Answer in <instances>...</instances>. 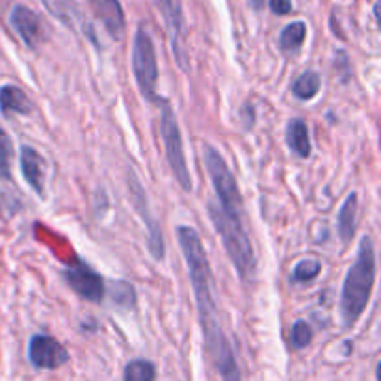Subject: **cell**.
Listing matches in <instances>:
<instances>
[{"label": "cell", "mask_w": 381, "mask_h": 381, "mask_svg": "<svg viewBox=\"0 0 381 381\" xmlns=\"http://www.w3.org/2000/svg\"><path fill=\"white\" fill-rule=\"evenodd\" d=\"M131 193H132V201H134V207L138 210V214L141 216V220L147 225V246H149L151 255L155 261H162L166 253V246H164V237H162V231H160V225L156 223V220L151 216L149 213V205H147V198H145L144 190H141V184L138 183L134 175H131Z\"/></svg>", "instance_id": "12"}, {"label": "cell", "mask_w": 381, "mask_h": 381, "mask_svg": "<svg viewBox=\"0 0 381 381\" xmlns=\"http://www.w3.org/2000/svg\"><path fill=\"white\" fill-rule=\"evenodd\" d=\"M355 216H358V193H350L338 210V235L344 244H350L355 237V229H358Z\"/></svg>", "instance_id": "18"}, {"label": "cell", "mask_w": 381, "mask_h": 381, "mask_svg": "<svg viewBox=\"0 0 381 381\" xmlns=\"http://www.w3.org/2000/svg\"><path fill=\"white\" fill-rule=\"evenodd\" d=\"M41 2L48 10V14L54 15L60 23L65 24L68 28L78 32V34H82L95 47H99V41L95 38V30H93L92 23L86 19V15H84V11L80 10V6L75 0H41Z\"/></svg>", "instance_id": "9"}, {"label": "cell", "mask_w": 381, "mask_h": 381, "mask_svg": "<svg viewBox=\"0 0 381 381\" xmlns=\"http://www.w3.org/2000/svg\"><path fill=\"white\" fill-rule=\"evenodd\" d=\"M286 145L298 159L311 156V136L304 119H292L286 125Z\"/></svg>", "instance_id": "16"}, {"label": "cell", "mask_w": 381, "mask_h": 381, "mask_svg": "<svg viewBox=\"0 0 381 381\" xmlns=\"http://www.w3.org/2000/svg\"><path fill=\"white\" fill-rule=\"evenodd\" d=\"M313 340V328L305 320H298L290 329V346L294 350H304Z\"/></svg>", "instance_id": "24"}, {"label": "cell", "mask_w": 381, "mask_h": 381, "mask_svg": "<svg viewBox=\"0 0 381 381\" xmlns=\"http://www.w3.org/2000/svg\"><path fill=\"white\" fill-rule=\"evenodd\" d=\"M156 368L147 359H132L123 372V381H155Z\"/></svg>", "instance_id": "21"}, {"label": "cell", "mask_w": 381, "mask_h": 381, "mask_svg": "<svg viewBox=\"0 0 381 381\" xmlns=\"http://www.w3.org/2000/svg\"><path fill=\"white\" fill-rule=\"evenodd\" d=\"M374 281H376V249L370 237H363L358 259L348 270L343 296H340V316L346 328H352L361 318L363 311L367 309Z\"/></svg>", "instance_id": "2"}, {"label": "cell", "mask_w": 381, "mask_h": 381, "mask_svg": "<svg viewBox=\"0 0 381 381\" xmlns=\"http://www.w3.org/2000/svg\"><path fill=\"white\" fill-rule=\"evenodd\" d=\"M322 272V264L314 259H305V261L298 262L292 272V283H309V281L316 279L318 274Z\"/></svg>", "instance_id": "23"}, {"label": "cell", "mask_w": 381, "mask_h": 381, "mask_svg": "<svg viewBox=\"0 0 381 381\" xmlns=\"http://www.w3.org/2000/svg\"><path fill=\"white\" fill-rule=\"evenodd\" d=\"M208 216L213 220L214 229L222 238L223 247L237 268L238 275L244 281L253 279L257 270V257L244 222L227 218L214 201H208Z\"/></svg>", "instance_id": "3"}, {"label": "cell", "mask_w": 381, "mask_h": 381, "mask_svg": "<svg viewBox=\"0 0 381 381\" xmlns=\"http://www.w3.org/2000/svg\"><path fill=\"white\" fill-rule=\"evenodd\" d=\"M177 237H179V246L183 249L184 261L188 266V275L190 281H192L195 304H198L201 329L203 335H205V348L210 350V348L229 340L223 333L222 326H220V318H218L214 275L210 270V262H208V257L195 229L188 225L177 227Z\"/></svg>", "instance_id": "1"}, {"label": "cell", "mask_w": 381, "mask_h": 381, "mask_svg": "<svg viewBox=\"0 0 381 381\" xmlns=\"http://www.w3.org/2000/svg\"><path fill=\"white\" fill-rule=\"evenodd\" d=\"M63 277L68 281L69 289L87 301L99 304L104 298V292H107L104 281L86 262H77V264L69 266L68 270L63 272Z\"/></svg>", "instance_id": "7"}, {"label": "cell", "mask_w": 381, "mask_h": 381, "mask_svg": "<svg viewBox=\"0 0 381 381\" xmlns=\"http://www.w3.org/2000/svg\"><path fill=\"white\" fill-rule=\"evenodd\" d=\"M28 359L36 368L54 370L69 361V353L54 337L34 335L28 344Z\"/></svg>", "instance_id": "8"}, {"label": "cell", "mask_w": 381, "mask_h": 381, "mask_svg": "<svg viewBox=\"0 0 381 381\" xmlns=\"http://www.w3.org/2000/svg\"><path fill=\"white\" fill-rule=\"evenodd\" d=\"M203 162L207 166L208 177L218 195V207L227 218L244 222V208H242V195L235 175L213 145L203 147Z\"/></svg>", "instance_id": "4"}, {"label": "cell", "mask_w": 381, "mask_h": 381, "mask_svg": "<svg viewBox=\"0 0 381 381\" xmlns=\"http://www.w3.org/2000/svg\"><path fill=\"white\" fill-rule=\"evenodd\" d=\"M110 294H112V299H114L117 305H121V307H125V309L134 307L136 292H134V286H132L131 283H127V281H123V279L114 281V283L110 285Z\"/></svg>", "instance_id": "22"}, {"label": "cell", "mask_w": 381, "mask_h": 381, "mask_svg": "<svg viewBox=\"0 0 381 381\" xmlns=\"http://www.w3.org/2000/svg\"><path fill=\"white\" fill-rule=\"evenodd\" d=\"M0 110L4 112V114L26 116V114L34 110V104H32L30 97L19 86L6 84V86L0 87Z\"/></svg>", "instance_id": "15"}, {"label": "cell", "mask_w": 381, "mask_h": 381, "mask_svg": "<svg viewBox=\"0 0 381 381\" xmlns=\"http://www.w3.org/2000/svg\"><path fill=\"white\" fill-rule=\"evenodd\" d=\"M11 155H14V147H11V140L8 138L6 131L0 127V177L2 179H10V162Z\"/></svg>", "instance_id": "25"}, {"label": "cell", "mask_w": 381, "mask_h": 381, "mask_svg": "<svg viewBox=\"0 0 381 381\" xmlns=\"http://www.w3.org/2000/svg\"><path fill=\"white\" fill-rule=\"evenodd\" d=\"M95 14L99 15V19L107 26L108 34L114 39H123L125 36V17H123V10L117 0H95Z\"/></svg>", "instance_id": "14"}, {"label": "cell", "mask_w": 381, "mask_h": 381, "mask_svg": "<svg viewBox=\"0 0 381 381\" xmlns=\"http://www.w3.org/2000/svg\"><path fill=\"white\" fill-rule=\"evenodd\" d=\"M320 87H322V78H320L318 73L305 71L292 84V95L299 101H311L318 95Z\"/></svg>", "instance_id": "19"}, {"label": "cell", "mask_w": 381, "mask_h": 381, "mask_svg": "<svg viewBox=\"0 0 381 381\" xmlns=\"http://www.w3.org/2000/svg\"><path fill=\"white\" fill-rule=\"evenodd\" d=\"M155 4L160 10V14H162V17H164L166 26H168L175 60H177V63H179V68L183 69V71H188L186 53H184L183 47L184 19H183V10H181V2L179 0H155Z\"/></svg>", "instance_id": "11"}, {"label": "cell", "mask_w": 381, "mask_h": 381, "mask_svg": "<svg viewBox=\"0 0 381 381\" xmlns=\"http://www.w3.org/2000/svg\"><path fill=\"white\" fill-rule=\"evenodd\" d=\"M305 36H307V24L304 21H296V23H290L289 26L283 28L279 36V47L281 50L285 53H292V50H298L305 41Z\"/></svg>", "instance_id": "20"}, {"label": "cell", "mask_w": 381, "mask_h": 381, "mask_svg": "<svg viewBox=\"0 0 381 381\" xmlns=\"http://www.w3.org/2000/svg\"><path fill=\"white\" fill-rule=\"evenodd\" d=\"M132 71H134L136 82L140 86L141 95L147 101L159 104L160 97L156 95V84H159V65H156L155 43L151 39L149 32L140 26L136 32L134 45H132Z\"/></svg>", "instance_id": "6"}, {"label": "cell", "mask_w": 381, "mask_h": 381, "mask_svg": "<svg viewBox=\"0 0 381 381\" xmlns=\"http://www.w3.org/2000/svg\"><path fill=\"white\" fill-rule=\"evenodd\" d=\"M10 23L28 48H38L47 39V26H45L43 19L26 6H14L10 14Z\"/></svg>", "instance_id": "10"}, {"label": "cell", "mask_w": 381, "mask_h": 381, "mask_svg": "<svg viewBox=\"0 0 381 381\" xmlns=\"http://www.w3.org/2000/svg\"><path fill=\"white\" fill-rule=\"evenodd\" d=\"M210 359H213L214 367H216L218 374L222 376V381H242L240 368H238L237 358H235V352H232V346L229 343V346L225 344V348H220L216 352L208 353Z\"/></svg>", "instance_id": "17"}, {"label": "cell", "mask_w": 381, "mask_h": 381, "mask_svg": "<svg viewBox=\"0 0 381 381\" xmlns=\"http://www.w3.org/2000/svg\"><path fill=\"white\" fill-rule=\"evenodd\" d=\"M160 132H162V140H164V151L168 164L171 168V173L181 184L184 192L192 190V181H190L188 164H186V156H184L183 147V136H181L179 123L175 117L173 107L169 104L166 99H160Z\"/></svg>", "instance_id": "5"}, {"label": "cell", "mask_w": 381, "mask_h": 381, "mask_svg": "<svg viewBox=\"0 0 381 381\" xmlns=\"http://www.w3.org/2000/svg\"><path fill=\"white\" fill-rule=\"evenodd\" d=\"M262 0H253V8H261Z\"/></svg>", "instance_id": "27"}, {"label": "cell", "mask_w": 381, "mask_h": 381, "mask_svg": "<svg viewBox=\"0 0 381 381\" xmlns=\"http://www.w3.org/2000/svg\"><path fill=\"white\" fill-rule=\"evenodd\" d=\"M21 171L28 186L38 193L39 198H45V179H47V162L34 147L24 145L21 149Z\"/></svg>", "instance_id": "13"}, {"label": "cell", "mask_w": 381, "mask_h": 381, "mask_svg": "<svg viewBox=\"0 0 381 381\" xmlns=\"http://www.w3.org/2000/svg\"><path fill=\"white\" fill-rule=\"evenodd\" d=\"M270 10L275 15H289L292 11L290 0H270Z\"/></svg>", "instance_id": "26"}]
</instances>
